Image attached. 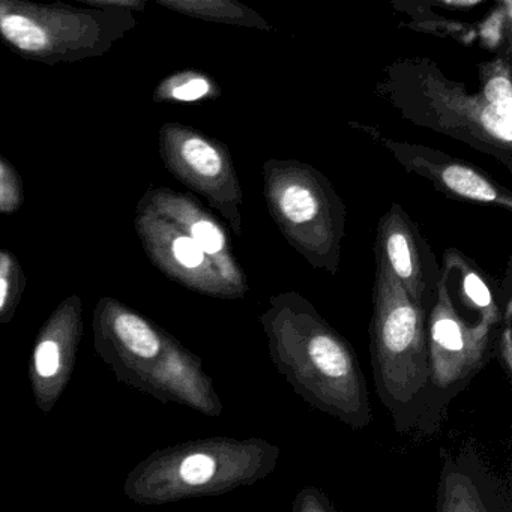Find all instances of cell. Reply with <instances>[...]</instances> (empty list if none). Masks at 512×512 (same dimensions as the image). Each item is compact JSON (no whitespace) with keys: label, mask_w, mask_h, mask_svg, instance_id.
<instances>
[{"label":"cell","mask_w":512,"mask_h":512,"mask_svg":"<svg viewBox=\"0 0 512 512\" xmlns=\"http://www.w3.org/2000/svg\"><path fill=\"white\" fill-rule=\"evenodd\" d=\"M179 8L191 16L221 23V25L242 26V28L259 29V31H272L269 25L257 11L251 10L247 5L239 4L235 0H202V2H185L178 4Z\"/></svg>","instance_id":"7c38bea8"},{"label":"cell","mask_w":512,"mask_h":512,"mask_svg":"<svg viewBox=\"0 0 512 512\" xmlns=\"http://www.w3.org/2000/svg\"><path fill=\"white\" fill-rule=\"evenodd\" d=\"M215 85L208 79V77L196 76L188 77L184 82L178 83L172 89V98L178 101H199L203 98H209L214 95Z\"/></svg>","instance_id":"ac0fdd59"},{"label":"cell","mask_w":512,"mask_h":512,"mask_svg":"<svg viewBox=\"0 0 512 512\" xmlns=\"http://www.w3.org/2000/svg\"><path fill=\"white\" fill-rule=\"evenodd\" d=\"M481 4V2H470V0H464V2H457V0H452V2H439V7L449 8V10H467V8L476 7V5Z\"/></svg>","instance_id":"d6986e66"},{"label":"cell","mask_w":512,"mask_h":512,"mask_svg":"<svg viewBox=\"0 0 512 512\" xmlns=\"http://www.w3.org/2000/svg\"><path fill=\"white\" fill-rule=\"evenodd\" d=\"M0 31L11 44L25 52H40L49 44L46 31L34 20L19 14L0 20Z\"/></svg>","instance_id":"4fadbf2b"},{"label":"cell","mask_w":512,"mask_h":512,"mask_svg":"<svg viewBox=\"0 0 512 512\" xmlns=\"http://www.w3.org/2000/svg\"><path fill=\"white\" fill-rule=\"evenodd\" d=\"M289 512H341L325 490L316 485L301 488L293 497Z\"/></svg>","instance_id":"e0dca14e"},{"label":"cell","mask_w":512,"mask_h":512,"mask_svg":"<svg viewBox=\"0 0 512 512\" xmlns=\"http://www.w3.org/2000/svg\"><path fill=\"white\" fill-rule=\"evenodd\" d=\"M8 284L4 278H0V308L4 307L5 299H7Z\"/></svg>","instance_id":"ffe728a7"},{"label":"cell","mask_w":512,"mask_h":512,"mask_svg":"<svg viewBox=\"0 0 512 512\" xmlns=\"http://www.w3.org/2000/svg\"><path fill=\"white\" fill-rule=\"evenodd\" d=\"M374 91L404 121L464 143L512 170V121L463 83L448 79L431 59L416 56L386 65Z\"/></svg>","instance_id":"3957f363"},{"label":"cell","mask_w":512,"mask_h":512,"mask_svg":"<svg viewBox=\"0 0 512 512\" xmlns=\"http://www.w3.org/2000/svg\"><path fill=\"white\" fill-rule=\"evenodd\" d=\"M481 95L502 118L512 121L511 43L491 61L478 65Z\"/></svg>","instance_id":"8fae6325"},{"label":"cell","mask_w":512,"mask_h":512,"mask_svg":"<svg viewBox=\"0 0 512 512\" xmlns=\"http://www.w3.org/2000/svg\"><path fill=\"white\" fill-rule=\"evenodd\" d=\"M493 356L499 362L506 377H512V296L511 266L506 268L502 292V320L497 328L493 344Z\"/></svg>","instance_id":"5bb4252c"},{"label":"cell","mask_w":512,"mask_h":512,"mask_svg":"<svg viewBox=\"0 0 512 512\" xmlns=\"http://www.w3.org/2000/svg\"><path fill=\"white\" fill-rule=\"evenodd\" d=\"M374 248L376 260L394 275L410 301L430 313L439 287L440 265L403 206L392 203L380 218Z\"/></svg>","instance_id":"ba28073f"},{"label":"cell","mask_w":512,"mask_h":512,"mask_svg":"<svg viewBox=\"0 0 512 512\" xmlns=\"http://www.w3.org/2000/svg\"><path fill=\"white\" fill-rule=\"evenodd\" d=\"M350 125L370 133L407 173L427 179L443 196L512 211L511 191L482 172L479 167L428 146L386 139L373 128L362 127L353 122Z\"/></svg>","instance_id":"52a82bcc"},{"label":"cell","mask_w":512,"mask_h":512,"mask_svg":"<svg viewBox=\"0 0 512 512\" xmlns=\"http://www.w3.org/2000/svg\"><path fill=\"white\" fill-rule=\"evenodd\" d=\"M281 449L263 437H206L160 449L134 467L125 496L142 505L214 497L272 475Z\"/></svg>","instance_id":"7a4b0ae2"},{"label":"cell","mask_w":512,"mask_h":512,"mask_svg":"<svg viewBox=\"0 0 512 512\" xmlns=\"http://www.w3.org/2000/svg\"><path fill=\"white\" fill-rule=\"evenodd\" d=\"M511 8V2H503L479 28V38L487 49H503L502 44L511 43Z\"/></svg>","instance_id":"9a60e30c"},{"label":"cell","mask_w":512,"mask_h":512,"mask_svg":"<svg viewBox=\"0 0 512 512\" xmlns=\"http://www.w3.org/2000/svg\"><path fill=\"white\" fill-rule=\"evenodd\" d=\"M500 320L440 278L427 316L428 383L416 439L430 440L439 433L452 401L490 361Z\"/></svg>","instance_id":"5b68a950"},{"label":"cell","mask_w":512,"mask_h":512,"mask_svg":"<svg viewBox=\"0 0 512 512\" xmlns=\"http://www.w3.org/2000/svg\"><path fill=\"white\" fill-rule=\"evenodd\" d=\"M410 28L418 29V31L431 32V34L440 35V37H452L463 44H470L476 38L475 29L463 25V23L451 22V20L443 19V17H433L428 20L424 16L413 20Z\"/></svg>","instance_id":"2e32d148"},{"label":"cell","mask_w":512,"mask_h":512,"mask_svg":"<svg viewBox=\"0 0 512 512\" xmlns=\"http://www.w3.org/2000/svg\"><path fill=\"white\" fill-rule=\"evenodd\" d=\"M427 316L376 260L370 353L380 403L401 436H415L428 383Z\"/></svg>","instance_id":"277c9868"},{"label":"cell","mask_w":512,"mask_h":512,"mask_svg":"<svg viewBox=\"0 0 512 512\" xmlns=\"http://www.w3.org/2000/svg\"><path fill=\"white\" fill-rule=\"evenodd\" d=\"M278 373L313 409L353 431L373 422L367 379L352 344L301 293L269 299L260 316Z\"/></svg>","instance_id":"6da1fadb"},{"label":"cell","mask_w":512,"mask_h":512,"mask_svg":"<svg viewBox=\"0 0 512 512\" xmlns=\"http://www.w3.org/2000/svg\"><path fill=\"white\" fill-rule=\"evenodd\" d=\"M173 157L181 175L226 218L230 229L241 236L244 194L227 146L196 131L182 130L173 140Z\"/></svg>","instance_id":"9c48e42d"},{"label":"cell","mask_w":512,"mask_h":512,"mask_svg":"<svg viewBox=\"0 0 512 512\" xmlns=\"http://www.w3.org/2000/svg\"><path fill=\"white\" fill-rule=\"evenodd\" d=\"M263 196L287 244L308 265L335 275L340 269L347 211L332 182L298 160L263 163Z\"/></svg>","instance_id":"8992f818"},{"label":"cell","mask_w":512,"mask_h":512,"mask_svg":"<svg viewBox=\"0 0 512 512\" xmlns=\"http://www.w3.org/2000/svg\"><path fill=\"white\" fill-rule=\"evenodd\" d=\"M436 512H512L511 488L476 446L443 449Z\"/></svg>","instance_id":"30bf717a"}]
</instances>
